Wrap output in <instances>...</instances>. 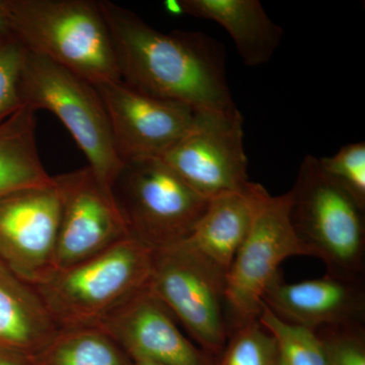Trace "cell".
Returning <instances> with one entry per match:
<instances>
[{"instance_id":"cell-1","label":"cell","mask_w":365,"mask_h":365,"mask_svg":"<svg viewBox=\"0 0 365 365\" xmlns=\"http://www.w3.org/2000/svg\"><path fill=\"white\" fill-rule=\"evenodd\" d=\"M98 4L125 85L197 111H237L220 43L200 32L162 33L124 7L108 0Z\"/></svg>"},{"instance_id":"cell-2","label":"cell","mask_w":365,"mask_h":365,"mask_svg":"<svg viewBox=\"0 0 365 365\" xmlns=\"http://www.w3.org/2000/svg\"><path fill=\"white\" fill-rule=\"evenodd\" d=\"M9 30L28 52L91 85L121 81L111 34L98 1L6 0Z\"/></svg>"},{"instance_id":"cell-3","label":"cell","mask_w":365,"mask_h":365,"mask_svg":"<svg viewBox=\"0 0 365 365\" xmlns=\"http://www.w3.org/2000/svg\"><path fill=\"white\" fill-rule=\"evenodd\" d=\"M153 255L126 237L34 287L59 330L97 327L148 287Z\"/></svg>"},{"instance_id":"cell-4","label":"cell","mask_w":365,"mask_h":365,"mask_svg":"<svg viewBox=\"0 0 365 365\" xmlns=\"http://www.w3.org/2000/svg\"><path fill=\"white\" fill-rule=\"evenodd\" d=\"M290 218L311 257L327 274L364 278L365 209L324 172L319 158L307 155L290 190Z\"/></svg>"},{"instance_id":"cell-5","label":"cell","mask_w":365,"mask_h":365,"mask_svg":"<svg viewBox=\"0 0 365 365\" xmlns=\"http://www.w3.org/2000/svg\"><path fill=\"white\" fill-rule=\"evenodd\" d=\"M23 106L53 113L73 137L101 182L111 190L123 167L97 88L45 57L26 51L21 81Z\"/></svg>"},{"instance_id":"cell-6","label":"cell","mask_w":365,"mask_h":365,"mask_svg":"<svg viewBox=\"0 0 365 365\" xmlns=\"http://www.w3.org/2000/svg\"><path fill=\"white\" fill-rule=\"evenodd\" d=\"M112 194L129 234L153 251L188 237L210 201L160 158L124 163Z\"/></svg>"},{"instance_id":"cell-7","label":"cell","mask_w":365,"mask_h":365,"mask_svg":"<svg viewBox=\"0 0 365 365\" xmlns=\"http://www.w3.org/2000/svg\"><path fill=\"white\" fill-rule=\"evenodd\" d=\"M290 191L272 196L265 190L259 199L246 239L225 278V309L230 329L257 321L263 295L280 275L281 264L295 256H309L292 225Z\"/></svg>"},{"instance_id":"cell-8","label":"cell","mask_w":365,"mask_h":365,"mask_svg":"<svg viewBox=\"0 0 365 365\" xmlns=\"http://www.w3.org/2000/svg\"><path fill=\"white\" fill-rule=\"evenodd\" d=\"M225 274L182 242L155 251L148 287L190 337L212 356L222 355L230 327Z\"/></svg>"},{"instance_id":"cell-9","label":"cell","mask_w":365,"mask_h":365,"mask_svg":"<svg viewBox=\"0 0 365 365\" xmlns=\"http://www.w3.org/2000/svg\"><path fill=\"white\" fill-rule=\"evenodd\" d=\"M160 158L206 198L246 192L255 184L249 180L242 116L239 110L199 112L188 133Z\"/></svg>"},{"instance_id":"cell-10","label":"cell","mask_w":365,"mask_h":365,"mask_svg":"<svg viewBox=\"0 0 365 365\" xmlns=\"http://www.w3.org/2000/svg\"><path fill=\"white\" fill-rule=\"evenodd\" d=\"M60 220L52 185L0 197V264L32 287L56 272Z\"/></svg>"},{"instance_id":"cell-11","label":"cell","mask_w":365,"mask_h":365,"mask_svg":"<svg viewBox=\"0 0 365 365\" xmlns=\"http://www.w3.org/2000/svg\"><path fill=\"white\" fill-rule=\"evenodd\" d=\"M60 220L57 270L71 267L131 237L111 190L90 167L53 177Z\"/></svg>"},{"instance_id":"cell-12","label":"cell","mask_w":365,"mask_h":365,"mask_svg":"<svg viewBox=\"0 0 365 365\" xmlns=\"http://www.w3.org/2000/svg\"><path fill=\"white\" fill-rule=\"evenodd\" d=\"M109 118L122 163L162 158L195 124L199 112L188 105L139 93L122 81L96 85Z\"/></svg>"},{"instance_id":"cell-13","label":"cell","mask_w":365,"mask_h":365,"mask_svg":"<svg viewBox=\"0 0 365 365\" xmlns=\"http://www.w3.org/2000/svg\"><path fill=\"white\" fill-rule=\"evenodd\" d=\"M132 361L163 365H216L217 359L192 343L168 307L146 287L97 326Z\"/></svg>"},{"instance_id":"cell-14","label":"cell","mask_w":365,"mask_h":365,"mask_svg":"<svg viewBox=\"0 0 365 365\" xmlns=\"http://www.w3.org/2000/svg\"><path fill=\"white\" fill-rule=\"evenodd\" d=\"M277 318L309 330L364 325V278L326 274L317 279L287 283L278 275L263 295Z\"/></svg>"},{"instance_id":"cell-15","label":"cell","mask_w":365,"mask_h":365,"mask_svg":"<svg viewBox=\"0 0 365 365\" xmlns=\"http://www.w3.org/2000/svg\"><path fill=\"white\" fill-rule=\"evenodd\" d=\"M265 190L255 182L248 191L213 197L191 234L182 242L227 276L248 235L257 204Z\"/></svg>"},{"instance_id":"cell-16","label":"cell","mask_w":365,"mask_h":365,"mask_svg":"<svg viewBox=\"0 0 365 365\" xmlns=\"http://www.w3.org/2000/svg\"><path fill=\"white\" fill-rule=\"evenodd\" d=\"M182 14L220 24L234 40L245 64L266 63L279 47L283 30L258 0H180Z\"/></svg>"},{"instance_id":"cell-17","label":"cell","mask_w":365,"mask_h":365,"mask_svg":"<svg viewBox=\"0 0 365 365\" xmlns=\"http://www.w3.org/2000/svg\"><path fill=\"white\" fill-rule=\"evenodd\" d=\"M58 331L35 287L0 264V348L33 356Z\"/></svg>"},{"instance_id":"cell-18","label":"cell","mask_w":365,"mask_h":365,"mask_svg":"<svg viewBox=\"0 0 365 365\" xmlns=\"http://www.w3.org/2000/svg\"><path fill=\"white\" fill-rule=\"evenodd\" d=\"M52 184L38 153L36 111L23 106L0 123V197Z\"/></svg>"},{"instance_id":"cell-19","label":"cell","mask_w":365,"mask_h":365,"mask_svg":"<svg viewBox=\"0 0 365 365\" xmlns=\"http://www.w3.org/2000/svg\"><path fill=\"white\" fill-rule=\"evenodd\" d=\"M33 365H133L116 341L98 327L60 329Z\"/></svg>"},{"instance_id":"cell-20","label":"cell","mask_w":365,"mask_h":365,"mask_svg":"<svg viewBox=\"0 0 365 365\" xmlns=\"http://www.w3.org/2000/svg\"><path fill=\"white\" fill-rule=\"evenodd\" d=\"M258 319L275 340L278 365H328L323 343L314 331L282 321L264 304Z\"/></svg>"},{"instance_id":"cell-21","label":"cell","mask_w":365,"mask_h":365,"mask_svg":"<svg viewBox=\"0 0 365 365\" xmlns=\"http://www.w3.org/2000/svg\"><path fill=\"white\" fill-rule=\"evenodd\" d=\"M216 365H278L277 346L259 319L230 329Z\"/></svg>"},{"instance_id":"cell-22","label":"cell","mask_w":365,"mask_h":365,"mask_svg":"<svg viewBox=\"0 0 365 365\" xmlns=\"http://www.w3.org/2000/svg\"><path fill=\"white\" fill-rule=\"evenodd\" d=\"M322 169L365 209V143L343 146L335 155L319 158Z\"/></svg>"},{"instance_id":"cell-23","label":"cell","mask_w":365,"mask_h":365,"mask_svg":"<svg viewBox=\"0 0 365 365\" xmlns=\"http://www.w3.org/2000/svg\"><path fill=\"white\" fill-rule=\"evenodd\" d=\"M26 50L11 35H0V123L23 107L21 81Z\"/></svg>"},{"instance_id":"cell-24","label":"cell","mask_w":365,"mask_h":365,"mask_svg":"<svg viewBox=\"0 0 365 365\" xmlns=\"http://www.w3.org/2000/svg\"><path fill=\"white\" fill-rule=\"evenodd\" d=\"M328 365H365L364 325L332 327L317 331Z\"/></svg>"},{"instance_id":"cell-25","label":"cell","mask_w":365,"mask_h":365,"mask_svg":"<svg viewBox=\"0 0 365 365\" xmlns=\"http://www.w3.org/2000/svg\"><path fill=\"white\" fill-rule=\"evenodd\" d=\"M0 365H33L31 357L0 348Z\"/></svg>"},{"instance_id":"cell-26","label":"cell","mask_w":365,"mask_h":365,"mask_svg":"<svg viewBox=\"0 0 365 365\" xmlns=\"http://www.w3.org/2000/svg\"><path fill=\"white\" fill-rule=\"evenodd\" d=\"M0 35H11L6 16V0H0Z\"/></svg>"},{"instance_id":"cell-27","label":"cell","mask_w":365,"mask_h":365,"mask_svg":"<svg viewBox=\"0 0 365 365\" xmlns=\"http://www.w3.org/2000/svg\"><path fill=\"white\" fill-rule=\"evenodd\" d=\"M165 9L168 11V13L173 14H182L181 4H180V0H176V1L165 2Z\"/></svg>"},{"instance_id":"cell-28","label":"cell","mask_w":365,"mask_h":365,"mask_svg":"<svg viewBox=\"0 0 365 365\" xmlns=\"http://www.w3.org/2000/svg\"><path fill=\"white\" fill-rule=\"evenodd\" d=\"M133 365H163L160 364H157V362H151V361H135L133 362Z\"/></svg>"}]
</instances>
